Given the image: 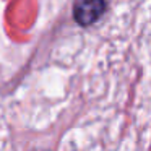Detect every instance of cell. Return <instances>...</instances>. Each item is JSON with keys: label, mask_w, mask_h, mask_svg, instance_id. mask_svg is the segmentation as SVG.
Segmentation results:
<instances>
[{"label": "cell", "mask_w": 151, "mask_h": 151, "mask_svg": "<svg viewBox=\"0 0 151 151\" xmlns=\"http://www.w3.org/2000/svg\"><path fill=\"white\" fill-rule=\"evenodd\" d=\"M107 8V4L102 0H89V2H78L73 7V18L81 26H91L93 23L102 17Z\"/></svg>", "instance_id": "6da1fadb"}]
</instances>
